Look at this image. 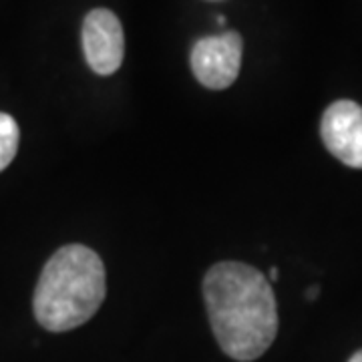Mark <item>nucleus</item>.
<instances>
[{
  "instance_id": "f03ea898",
  "label": "nucleus",
  "mask_w": 362,
  "mask_h": 362,
  "mask_svg": "<svg viewBox=\"0 0 362 362\" xmlns=\"http://www.w3.org/2000/svg\"><path fill=\"white\" fill-rule=\"evenodd\" d=\"M105 266L97 252L69 244L45 264L33 298L42 328L66 332L95 316L105 300Z\"/></svg>"
},
{
  "instance_id": "20e7f679",
  "label": "nucleus",
  "mask_w": 362,
  "mask_h": 362,
  "mask_svg": "<svg viewBox=\"0 0 362 362\" xmlns=\"http://www.w3.org/2000/svg\"><path fill=\"white\" fill-rule=\"evenodd\" d=\"M83 52L97 75H113L119 71L125 54L123 26L107 8L90 11L83 21Z\"/></svg>"
},
{
  "instance_id": "423d86ee",
  "label": "nucleus",
  "mask_w": 362,
  "mask_h": 362,
  "mask_svg": "<svg viewBox=\"0 0 362 362\" xmlns=\"http://www.w3.org/2000/svg\"><path fill=\"white\" fill-rule=\"evenodd\" d=\"M18 141L21 131L16 121L8 113H0V171H4L13 163L18 151Z\"/></svg>"
},
{
  "instance_id": "39448f33",
  "label": "nucleus",
  "mask_w": 362,
  "mask_h": 362,
  "mask_svg": "<svg viewBox=\"0 0 362 362\" xmlns=\"http://www.w3.org/2000/svg\"><path fill=\"white\" fill-rule=\"evenodd\" d=\"M320 135L326 149L344 165L362 169V107L349 99L332 103L322 115Z\"/></svg>"
},
{
  "instance_id": "9d476101",
  "label": "nucleus",
  "mask_w": 362,
  "mask_h": 362,
  "mask_svg": "<svg viewBox=\"0 0 362 362\" xmlns=\"http://www.w3.org/2000/svg\"><path fill=\"white\" fill-rule=\"evenodd\" d=\"M218 25H220V26L226 25V18H223V16H221V14H220V16H218Z\"/></svg>"
},
{
  "instance_id": "6e6552de",
  "label": "nucleus",
  "mask_w": 362,
  "mask_h": 362,
  "mask_svg": "<svg viewBox=\"0 0 362 362\" xmlns=\"http://www.w3.org/2000/svg\"><path fill=\"white\" fill-rule=\"evenodd\" d=\"M349 362H362V350H358V352H356V354H354V356H352Z\"/></svg>"
},
{
  "instance_id": "f257e3e1",
  "label": "nucleus",
  "mask_w": 362,
  "mask_h": 362,
  "mask_svg": "<svg viewBox=\"0 0 362 362\" xmlns=\"http://www.w3.org/2000/svg\"><path fill=\"white\" fill-rule=\"evenodd\" d=\"M211 330L240 362L259 358L278 334V304L268 278L242 262H220L204 278Z\"/></svg>"
},
{
  "instance_id": "0eeeda50",
  "label": "nucleus",
  "mask_w": 362,
  "mask_h": 362,
  "mask_svg": "<svg viewBox=\"0 0 362 362\" xmlns=\"http://www.w3.org/2000/svg\"><path fill=\"white\" fill-rule=\"evenodd\" d=\"M318 296V286H314V288H310V290H308V298H316Z\"/></svg>"
},
{
  "instance_id": "1a4fd4ad",
  "label": "nucleus",
  "mask_w": 362,
  "mask_h": 362,
  "mask_svg": "<svg viewBox=\"0 0 362 362\" xmlns=\"http://www.w3.org/2000/svg\"><path fill=\"white\" fill-rule=\"evenodd\" d=\"M270 278H272V280H278V268H272Z\"/></svg>"
},
{
  "instance_id": "7ed1b4c3",
  "label": "nucleus",
  "mask_w": 362,
  "mask_h": 362,
  "mask_svg": "<svg viewBox=\"0 0 362 362\" xmlns=\"http://www.w3.org/2000/svg\"><path fill=\"white\" fill-rule=\"evenodd\" d=\"M244 40L240 33L226 30L204 37L192 49V71L207 89H228L240 75Z\"/></svg>"
}]
</instances>
